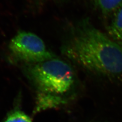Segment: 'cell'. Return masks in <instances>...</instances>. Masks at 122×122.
<instances>
[{"label": "cell", "mask_w": 122, "mask_h": 122, "mask_svg": "<svg viewBox=\"0 0 122 122\" xmlns=\"http://www.w3.org/2000/svg\"><path fill=\"white\" fill-rule=\"evenodd\" d=\"M63 54L85 69L106 77L122 76V43L83 21L61 48Z\"/></svg>", "instance_id": "cell-1"}, {"label": "cell", "mask_w": 122, "mask_h": 122, "mask_svg": "<svg viewBox=\"0 0 122 122\" xmlns=\"http://www.w3.org/2000/svg\"><path fill=\"white\" fill-rule=\"evenodd\" d=\"M27 74L38 94L64 98L75 83L73 68L69 64L56 57L30 64Z\"/></svg>", "instance_id": "cell-2"}, {"label": "cell", "mask_w": 122, "mask_h": 122, "mask_svg": "<svg viewBox=\"0 0 122 122\" xmlns=\"http://www.w3.org/2000/svg\"><path fill=\"white\" fill-rule=\"evenodd\" d=\"M9 49L15 58L30 64L42 62L56 57L48 49L41 38L30 32L17 33L11 39Z\"/></svg>", "instance_id": "cell-3"}, {"label": "cell", "mask_w": 122, "mask_h": 122, "mask_svg": "<svg viewBox=\"0 0 122 122\" xmlns=\"http://www.w3.org/2000/svg\"><path fill=\"white\" fill-rule=\"evenodd\" d=\"M107 30L110 37L122 43V4L112 15Z\"/></svg>", "instance_id": "cell-4"}, {"label": "cell", "mask_w": 122, "mask_h": 122, "mask_svg": "<svg viewBox=\"0 0 122 122\" xmlns=\"http://www.w3.org/2000/svg\"><path fill=\"white\" fill-rule=\"evenodd\" d=\"M37 102V110L38 111L59 106L65 103V100L62 97L38 94Z\"/></svg>", "instance_id": "cell-5"}, {"label": "cell", "mask_w": 122, "mask_h": 122, "mask_svg": "<svg viewBox=\"0 0 122 122\" xmlns=\"http://www.w3.org/2000/svg\"><path fill=\"white\" fill-rule=\"evenodd\" d=\"M89 1L105 15H112L122 4V0H89Z\"/></svg>", "instance_id": "cell-6"}, {"label": "cell", "mask_w": 122, "mask_h": 122, "mask_svg": "<svg viewBox=\"0 0 122 122\" xmlns=\"http://www.w3.org/2000/svg\"><path fill=\"white\" fill-rule=\"evenodd\" d=\"M5 122H32V121L24 112L16 110L8 116Z\"/></svg>", "instance_id": "cell-7"}]
</instances>
